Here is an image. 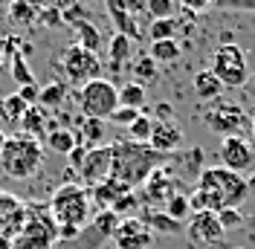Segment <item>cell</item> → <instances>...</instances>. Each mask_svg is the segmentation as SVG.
I'll use <instances>...</instances> for the list:
<instances>
[{"instance_id":"obj_34","label":"cell","mask_w":255,"mask_h":249,"mask_svg":"<svg viewBox=\"0 0 255 249\" xmlns=\"http://www.w3.org/2000/svg\"><path fill=\"white\" fill-rule=\"evenodd\" d=\"M180 12V0H148V17L151 20H171Z\"/></svg>"},{"instance_id":"obj_12","label":"cell","mask_w":255,"mask_h":249,"mask_svg":"<svg viewBox=\"0 0 255 249\" xmlns=\"http://www.w3.org/2000/svg\"><path fill=\"white\" fill-rule=\"evenodd\" d=\"M26 223V206L15 194H0V241H15Z\"/></svg>"},{"instance_id":"obj_7","label":"cell","mask_w":255,"mask_h":249,"mask_svg":"<svg viewBox=\"0 0 255 249\" xmlns=\"http://www.w3.org/2000/svg\"><path fill=\"white\" fill-rule=\"evenodd\" d=\"M58 241V226L49 218V212H29L26 206V223L23 232L12 241V249H49Z\"/></svg>"},{"instance_id":"obj_42","label":"cell","mask_w":255,"mask_h":249,"mask_svg":"<svg viewBox=\"0 0 255 249\" xmlns=\"http://www.w3.org/2000/svg\"><path fill=\"white\" fill-rule=\"evenodd\" d=\"M38 93H41V87H38V84H26V87H17V96H20V99H23V102H26V105H38Z\"/></svg>"},{"instance_id":"obj_32","label":"cell","mask_w":255,"mask_h":249,"mask_svg":"<svg viewBox=\"0 0 255 249\" xmlns=\"http://www.w3.org/2000/svg\"><path fill=\"white\" fill-rule=\"evenodd\" d=\"M151 133H154V116H151V113H139V119L128 127L130 142H139V145H148Z\"/></svg>"},{"instance_id":"obj_2","label":"cell","mask_w":255,"mask_h":249,"mask_svg":"<svg viewBox=\"0 0 255 249\" xmlns=\"http://www.w3.org/2000/svg\"><path fill=\"white\" fill-rule=\"evenodd\" d=\"M165 154H157L151 145H139V142H113V171L111 177L125 183L128 188L145 186V180L151 174L162 168Z\"/></svg>"},{"instance_id":"obj_44","label":"cell","mask_w":255,"mask_h":249,"mask_svg":"<svg viewBox=\"0 0 255 249\" xmlns=\"http://www.w3.org/2000/svg\"><path fill=\"white\" fill-rule=\"evenodd\" d=\"M84 156H87V148H84V145H76V148L67 154V159H70V165H73V168H81Z\"/></svg>"},{"instance_id":"obj_45","label":"cell","mask_w":255,"mask_h":249,"mask_svg":"<svg viewBox=\"0 0 255 249\" xmlns=\"http://www.w3.org/2000/svg\"><path fill=\"white\" fill-rule=\"evenodd\" d=\"M218 3L229 9H255V0H218Z\"/></svg>"},{"instance_id":"obj_47","label":"cell","mask_w":255,"mask_h":249,"mask_svg":"<svg viewBox=\"0 0 255 249\" xmlns=\"http://www.w3.org/2000/svg\"><path fill=\"white\" fill-rule=\"evenodd\" d=\"M41 6H55V0H38Z\"/></svg>"},{"instance_id":"obj_33","label":"cell","mask_w":255,"mask_h":249,"mask_svg":"<svg viewBox=\"0 0 255 249\" xmlns=\"http://www.w3.org/2000/svg\"><path fill=\"white\" fill-rule=\"evenodd\" d=\"M162 212H165L168 218L180 220V223H183L186 218H191V200H189V194H183V191H177L174 197H171V200H168L165 206H162Z\"/></svg>"},{"instance_id":"obj_28","label":"cell","mask_w":255,"mask_h":249,"mask_svg":"<svg viewBox=\"0 0 255 249\" xmlns=\"http://www.w3.org/2000/svg\"><path fill=\"white\" fill-rule=\"evenodd\" d=\"M180 44L177 41H157V44H151V49H148V58L154 64H174L177 58H180Z\"/></svg>"},{"instance_id":"obj_19","label":"cell","mask_w":255,"mask_h":249,"mask_svg":"<svg viewBox=\"0 0 255 249\" xmlns=\"http://www.w3.org/2000/svg\"><path fill=\"white\" fill-rule=\"evenodd\" d=\"M41 12L44 6L38 0H9V9H6V15L15 26H38Z\"/></svg>"},{"instance_id":"obj_6","label":"cell","mask_w":255,"mask_h":249,"mask_svg":"<svg viewBox=\"0 0 255 249\" xmlns=\"http://www.w3.org/2000/svg\"><path fill=\"white\" fill-rule=\"evenodd\" d=\"M209 70L215 73V78L226 87H241L250 81V64H247V52L238 44H221L212 52V64Z\"/></svg>"},{"instance_id":"obj_21","label":"cell","mask_w":255,"mask_h":249,"mask_svg":"<svg viewBox=\"0 0 255 249\" xmlns=\"http://www.w3.org/2000/svg\"><path fill=\"white\" fill-rule=\"evenodd\" d=\"M191 87H194V96H197V99H206V102H215V99L223 96V84L215 78V73H212L209 67L200 70V73H194Z\"/></svg>"},{"instance_id":"obj_53","label":"cell","mask_w":255,"mask_h":249,"mask_svg":"<svg viewBox=\"0 0 255 249\" xmlns=\"http://www.w3.org/2000/svg\"><path fill=\"white\" fill-rule=\"evenodd\" d=\"M0 44H3V32H0Z\"/></svg>"},{"instance_id":"obj_16","label":"cell","mask_w":255,"mask_h":249,"mask_svg":"<svg viewBox=\"0 0 255 249\" xmlns=\"http://www.w3.org/2000/svg\"><path fill=\"white\" fill-rule=\"evenodd\" d=\"M148 145L157 151V154H171L177 151L180 145H183V127L174 122V119H154V133H151V139Z\"/></svg>"},{"instance_id":"obj_23","label":"cell","mask_w":255,"mask_h":249,"mask_svg":"<svg viewBox=\"0 0 255 249\" xmlns=\"http://www.w3.org/2000/svg\"><path fill=\"white\" fill-rule=\"evenodd\" d=\"M142 223L151 229V232H157V235H177V232H183V223H180V220L168 218L165 212H157V209H145Z\"/></svg>"},{"instance_id":"obj_4","label":"cell","mask_w":255,"mask_h":249,"mask_svg":"<svg viewBox=\"0 0 255 249\" xmlns=\"http://www.w3.org/2000/svg\"><path fill=\"white\" fill-rule=\"evenodd\" d=\"M93 212V197H90V188L79 186V183H67L61 186L52 200H49V218L55 220V226H70V229H81Z\"/></svg>"},{"instance_id":"obj_11","label":"cell","mask_w":255,"mask_h":249,"mask_svg":"<svg viewBox=\"0 0 255 249\" xmlns=\"http://www.w3.org/2000/svg\"><path fill=\"white\" fill-rule=\"evenodd\" d=\"M113 171V145H99V148H90L87 156H84V162H81V180H84V186H99V183H105Z\"/></svg>"},{"instance_id":"obj_31","label":"cell","mask_w":255,"mask_h":249,"mask_svg":"<svg viewBox=\"0 0 255 249\" xmlns=\"http://www.w3.org/2000/svg\"><path fill=\"white\" fill-rule=\"evenodd\" d=\"M130 47H133V41H128L125 35H119V32L111 38V44H108V55H111L113 70H119V67L130 58Z\"/></svg>"},{"instance_id":"obj_41","label":"cell","mask_w":255,"mask_h":249,"mask_svg":"<svg viewBox=\"0 0 255 249\" xmlns=\"http://www.w3.org/2000/svg\"><path fill=\"white\" fill-rule=\"evenodd\" d=\"M139 113L142 110H130V108H119L116 113L111 116V122H116V124H125V127H130V124L139 119Z\"/></svg>"},{"instance_id":"obj_9","label":"cell","mask_w":255,"mask_h":249,"mask_svg":"<svg viewBox=\"0 0 255 249\" xmlns=\"http://www.w3.org/2000/svg\"><path fill=\"white\" fill-rule=\"evenodd\" d=\"M203 122L209 130H215L221 136H241V130L250 124V119L241 105L226 102V99H215V105L203 113Z\"/></svg>"},{"instance_id":"obj_22","label":"cell","mask_w":255,"mask_h":249,"mask_svg":"<svg viewBox=\"0 0 255 249\" xmlns=\"http://www.w3.org/2000/svg\"><path fill=\"white\" fill-rule=\"evenodd\" d=\"M105 139V122L99 119H87V116H79V127H76V142L84 145L87 151L90 148H99V142Z\"/></svg>"},{"instance_id":"obj_27","label":"cell","mask_w":255,"mask_h":249,"mask_svg":"<svg viewBox=\"0 0 255 249\" xmlns=\"http://www.w3.org/2000/svg\"><path fill=\"white\" fill-rule=\"evenodd\" d=\"M145 102H148V93H145L142 84H136V81H130V84H125V87L119 90V108L142 110Z\"/></svg>"},{"instance_id":"obj_43","label":"cell","mask_w":255,"mask_h":249,"mask_svg":"<svg viewBox=\"0 0 255 249\" xmlns=\"http://www.w3.org/2000/svg\"><path fill=\"white\" fill-rule=\"evenodd\" d=\"M180 3H183V9L191 12V15H194V12H203L209 6H215V0H180Z\"/></svg>"},{"instance_id":"obj_49","label":"cell","mask_w":255,"mask_h":249,"mask_svg":"<svg viewBox=\"0 0 255 249\" xmlns=\"http://www.w3.org/2000/svg\"><path fill=\"white\" fill-rule=\"evenodd\" d=\"M3 142H6V133H3V130H0V151H3Z\"/></svg>"},{"instance_id":"obj_51","label":"cell","mask_w":255,"mask_h":249,"mask_svg":"<svg viewBox=\"0 0 255 249\" xmlns=\"http://www.w3.org/2000/svg\"><path fill=\"white\" fill-rule=\"evenodd\" d=\"M247 186H250V188H253V186H255V177H253V180H247Z\"/></svg>"},{"instance_id":"obj_38","label":"cell","mask_w":255,"mask_h":249,"mask_svg":"<svg viewBox=\"0 0 255 249\" xmlns=\"http://www.w3.org/2000/svg\"><path fill=\"white\" fill-rule=\"evenodd\" d=\"M136 209H139V197H136L133 191H130V194H125L122 200H116V203L111 206V212H113L119 220H122V215H125V218H133V212H136Z\"/></svg>"},{"instance_id":"obj_24","label":"cell","mask_w":255,"mask_h":249,"mask_svg":"<svg viewBox=\"0 0 255 249\" xmlns=\"http://www.w3.org/2000/svg\"><path fill=\"white\" fill-rule=\"evenodd\" d=\"M64 102H67V81H61V78H52L38 93V105L47 110H58Z\"/></svg>"},{"instance_id":"obj_5","label":"cell","mask_w":255,"mask_h":249,"mask_svg":"<svg viewBox=\"0 0 255 249\" xmlns=\"http://www.w3.org/2000/svg\"><path fill=\"white\" fill-rule=\"evenodd\" d=\"M76 99H79L81 116H87V119L105 122L119 110V87L108 78H96L90 84H84Z\"/></svg>"},{"instance_id":"obj_17","label":"cell","mask_w":255,"mask_h":249,"mask_svg":"<svg viewBox=\"0 0 255 249\" xmlns=\"http://www.w3.org/2000/svg\"><path fill=\"white\" fill-rule=\"evenodd\" d=\"M58 124L52 122V116H49L47 108H41V105H32V108H26V113H23V119H20V133H26V136H32V139L44 142L55 130Z\"/></svg>"},{"instance_id":"obj_3","label":"cell","mask_w":255,"mask_h":249,"mask_svg":"<svg viewBox=\"0 0 255 249\" xmlns=\"http://www.w3.org/2000/svg\"><path fill=\"white\" fill-rule=\"evenodd\" d=\"M44 162V142L32 139L26 133H9L0 151V171L12 180H29L32 174H38Z\"/></svg>"},{"instance_id":"obj_48","label":"cell","mask_w":255,"mask_h":249,"mask_svg":"<svg viewBox=\"0 0 255 249\" xmlns=\"http://www.w3.org/2000/svg\"><path fill=\"white\" fill-rule=\"evenodd\" d=\"M250 127H253V139H255V113H253V119H250Z\"/></svg>"},{"instance_id":"obj_40","label":"cell","mask_w":255,"mask_h":249,"mask_svg":"<svg viewBox=\"0 0 255 249\" xmlns=\"http://www.w3.org/2000/svg\"><path fill=\"white\" fill-rule=\"evenodd\" d=\"M218 223H221L223 232H229V229L244 223V215H241V209H223V212H218Z\"/></svg>"},{"instance_id":"obj_29","label":"cell","mask_w":255,"mask_h":249,"mask_svg":"<svg viewBox=\"0 0 255 249\" xmlns=\"http://www.w3.org/2000/svg\"><path fill=\"white\" fill-rule=\"evenodd\" d=\"M177 32H180V20L177 17H171V20H151L148 23L151 44H157V41H177Z\"/></svg>"},{"instance_id":"obj_14","label":"cell","mask_w":255,"mask_h":249,"mask_svg":"<svg viewBox=\"0 0 255 249\" xmlns=\"http://www.w3.org/2000/svg\"><path fill=\"white\" fill-rule=\"evenodd\" d=\"M186 232H189L191 244H197V247H215L223 238V229L215 212H191Z\"/></svg>"},{"instance_id":"obj_52","label":"cell","mask_w":255,"mask_h":249,"mask_svg":"<svg viewBox=\"0 0 255 249\" xmlns=\"http://www.w3.org/2000/svg\"><path fill=\"white\" fill-rule=\"evenodd\" d=\"M250 81H253V87H255V73H250Z\"/></svg>"},{"instance_id":"obj_30","label":"cell","mask_w":255,"mask_h":249,"mask_svg":"<svg viewBox=\"0 0 255 249\" xmlns=\"http://www.w3.org/2000/svg\"><path fill=\"white\" fill-rule=\"evenodd\" d=\"M44 142H47V148H52L55 154H64V156L79 145V142H76V133H73V130H67V127H55Z\"/></svg>"},{"instance_id":"obj_20","label":"cell","mask_w":255,"mask_h":249,"mask_svg":"<svg viewBox=\"0 0 255 249\" xmlns=\"http://www.w3.org/2000/svg\"><path fill=\"white\" fill-rule=\"evenodd\" d=\"M105 9H108V17H133L145 23L148 0H105Z\"/></svg>"},{"instance_id":"obj_13","label":"cell","mask_w":255,"mask_h":249,"mask_svg":"<svg viewBox=\"0 0 255 249\" xmlns=\"http://www.w3.org/2000/svg\"><path fill=\"white\" fill-rule=\"evenodd\" d=\"M116 249H148L154 241V232L142 223V218H122L113 232Z\"/></svg>"},{"instance_id":"obj_46","label":"cell","mask_w":255,"mask_h":249,"mask_svg":"<svg viewBox=\"0 0 255 249\" xmlns=\"http://www.w3.org/2000/svg\"><path fill=\"white\" fill-rule=\"evenodd\" d=\"M157 116H159V119H171V116H174V110L168 108V105H159V108H157Z\"/></svg>"},{"instance_id":"obj_36","label":"cell","mask_w":255,"mask_h":249,"mask_svg":"<svg viewBox=\"0 0 255 249\" xmlns=\"http://www.w3.org/2000/svg\"><path fill=\"white\" fill-rule=\"evenodd\" d=\"M116 226H119V218L113 215L111 209H102V212L93 218V229L99 232V238H113Z\"/></svg>"},{"instance_id":"obj_18","label":"cell","mask_w":255,"mask_h":249,"mask_svg":"<svg viewBox=\"0 0 255 249\" xmlns=\"http://www.w3.org/2000/svg\"><path fill=\"white\" fill-rule=\"evenodd\" d=\"M133 188H128L125 183H119V180H113V177H108L105 183H99V186L90 188V197H93V206H99V212L102 209H111L116 200H122L125 194H130Z\"/></svg>"},{"instance_id":"obj_39","label":"cell","mask_w":255,"mask_h":249,"mask_svg":"<svg viewBox=\"0 0 255 249\" xmlns=\"http://www.w3.org/2000/svg\"><path fill=\"white\" fill-rule=\"evenodd\" d=\"M38 26H47V29H58V26H67V23H64L61 9H58V6H44Z\"/></svg>"},{"instance_id":"obj_8","label":"cell","mask_w":255,"mask_h":249,"mask_svg":"<svg viewBox=\"0 0 255 249\" xmlns=\"http://www.w3.org/2000/svg\"><path fill=\"white\" fill-rule=\"evenodd\" d=\"M58 67H61L64 78L70 81V84H90L96 78H102V61H99V55L96 52H87V49L76 47V44H70V47L61 52V58H58Z\"/></svg>"},{"instance_id":"obj_25","label":"cell","mask_w":255,"mask_h":249,"mask_svg":"<svg viewBox=\"0 0 255 249\" xmlns=\"http://www.w3.org/2000/svg\"><path fill=\"white\" fill-rule=\"evenodd\" d=\"M70 29L76 32V47L87 49V52H96V49H99L102 32H99V26H93L90 20H76V23H70Z\"/></svg>"},{"instance_id":"obj_1","label":"cell","mask_w":255,"mask_h":249,"mask_svg":"<svg viewBox=\"0 0 255 249\" xmlns=\"http://www.w3.org/2000/svg\"><path fill=\"white\" fill-rule=\"evenodd\" d=\"M250 186L241 174L229 171L223 165H209L197 177V188L189 194L191 212H223V209H238L247 200Z\"/></svg>"},{"instance_id":"obj_37","label":"cell","mask_w":255,"mask_h":249,"mask_svg":"<svg viewBox=\"0 0 255 249\" xmlns=\"http://www.w3.org/2000/svg\"><path fill=\"white\" fill-rule=\"evenodd\" d=\"M133 78H136V84H154L159 78V73H157V64L151 61V58H139V61L133 64Z\"/></svg>"},{"instance_id":"obj_26","label":"cell","mask_w":255,"mask_h":249,"mask_svg":"<svg viewBox=\"0 0 255 249\" xmlns=\"http://www.w3.org/2000/svg\"><path fill=\"white\" fill-rule=\"evenodd\" d=\"M26 102L20 99L17 93H9V96H0V119H6V122L12 124H20L23 119V113H26Z\"/></svg>"},{"instance_id":"obj_35","label":"cell","mask_w":255,"mask_h":249,"mask_svg":"<svg viewBox=\"0 0 255 249\" xmlns=\"http://www.w3.org/2000/svg\"><path fill=\"white\" fill-rule=\"evenodd\" d=\"M12 78L17 81V87H26V84H35V73H32L29 61L23 52L12 55Z\"/></svg>"},{"instance_id":"obj_10","label":"cell","mask_w":255,"mask_h":249,"mask_svg":"<svg viewBox=\"0 0 255 249\" xmlns=\"http://www.w3.org/2000/svg\"><path fill=\"white\" fill-rule=\"evenodd\" d=\"M218 156H221L223 168L235 174H244L255 168V148L244 136H223L221 148H218Z\"/></svg>"},{"instance_id":"obj_50","label":"cell","mask_w":255,"mask_h":249,"mask_svg":"<svg viewBox=\"0 0 255 249\" xmlns=\"http://www.w3.org/2000/svg\"><path fill=\"white\" fill-rule=\"evenodd\" d=\"M0 6H3V9H9V0H0Z\"/></svg>"},{"instance_id":"obj_15","label":"cell","mask_w":255,"mask_h":249,"mask_svg":"<svg viewBox=\"0 0 255 249\" xmlns=\"http://www.w3.org/2000/svg\"><path fill=\"white\" fill-rule=\"evenodd\" d=\"M174 186H177V180L168 174V168L162 165V168H157V171L145 180L142 203H148V209H154V206H165V203L177 194Z\"/></svg>"}]
</instances>
